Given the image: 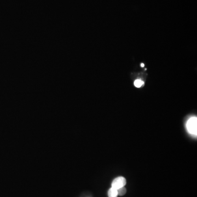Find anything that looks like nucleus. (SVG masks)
Segmentation results:
<instances>
[{
    "label": "nucleus",
    "mask_w": 197,
    "mask_h": 197,
    "mask_svg": "<svg viewBox=\"0 0 197 197\" xmlns=\"http://www.w3.org/2000/svg\"><path fill=\"white\" fill-rule=\"evenodd\" d=\"M118 195L117 189L112 187L109 189L108 192L109 197H117Z\"/></svg>",
    "instance_id": "7ed1b4c3"
},
{
    "label": "nucleus",
    "mask_w": 197,
    "mask_h": 197,
    "mask_svg": "<svg viewBox=\"0 0 197 197\" xmlns=\"http://www.w3.org/2000/svg\"><path fill=\"white\" fill-rule=\"evenodd\" d=\"M143 82L140 79H137L135 82H134V85L137 88H140L142 87V85H143Z\"/></svg>",
    "instance_id": "39448f33"
},
{
    "label": "nucleus",
    "mask_w": 197,
    "mask_h": 197,
    "mask_svg": "<svg viewBox=\"0 0 197 197\" xmlns=\"http://www.w3.org/2000/svg\"><path fill=\"white\" fill-rule=\"evenodd\" d=\"M126 178L122 176L118 177L116 178L113 181L112 183V187L114 188L118 189L120 188L121 187H123L126 186Z\"/></svg>",
    "instance_id": "f03ea898"
},
{
    "label": "nucleus",
    "mask_w": 197,
    "mask_h": 197,
    "mask_svg": "<svg viewBox=\"0 0 197 197\" xmlns=\"http://www.w3.org/2000/svg\"><path fill=\"white\" fill-rule=\"evenodd\" d=\"M186 128L189 133L192 135H197V117L189 118L186 124Z\"/></svg>",
    "instance_id": "f257e3e1"
},
{
    "label": "nucleus",
    "mask_w": 197,
    "mask_h": 197,
    "mask_svg": "<svg viewBox=\"0 0 197 197\" xmlns=\"http://www.w3.org/2000/svg\"><path fill=\"white\" fill-rule=\"evenodd\" d=\"M118 195H120V196H123L124 195H125L126 192V189L125 187H121L120 188L118 189H117Z\"/></svg>",
    "instance_id": "20e7f679"
},
{
    "label": "nucleus",
    "mask_w": 197,
    "mask_h": 197,
    "mask_svg": "<svg viewBox=\"0 0 197 197\" xmlns=\"http://www.w3.org/2000/svg\"><path fill=\"white\" fill-rule=\"evenodd\" d=\"M141 66H142V67H143V66H144V65H143V64H141Z\"/></svg>",
    "instance_id": "423d86ee"
}]
</instances>
